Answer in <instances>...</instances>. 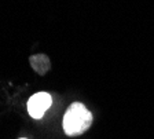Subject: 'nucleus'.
<instances>
[{"instance_id": "nucleus-4", "label": "nucleus", "mask_w": 154, "mask_h": 139, "mask_svg": "<svg viewBox=\"0 0 154 139\" xmlns=\"http://www.w3.org/2000/svg\"><path fill=\"white\" fill-rule=\"evenodd\" d=\"M21 139H26V138H21Z\"/></svg>"}, {"instance_id": "nucleus-2", "label": "nucleus", "mask_w": 154, "mask_h": 139, "mask_svg": "<svg viewBox=\"0 0 154 139\" xmlns=\"http://www.w3.org/2000/svg\"><path fill=\"white\" fill-rule=\"evenodd\" d=\"M52 105V97L48 92L40 91L29 98L28 100V113L32 119H42Z\"/></svg>"}, {"instance_id": "nucleus-1", "label": "nucleus", "mask_w": 154, "mask_h": 139, "mask_svg": "<svg viewBox=\"0 0 154 139\" xmlns=\"http://www.w3.org/2000/svg\"><path fill=\"white\" fill-rule=\"evenodd\" d=\"M92 113L81 102H73L63 114L62 128L67 136H79L92 125Z\"/></svg>"}, {"instance_id": "nucleus-3", "label": "nucleus", "mask_w": 154, "mask_h": 139, "mask_svg": "<svg viewBox=\"0 0 154 139\" xmlns=\"http://www.w3.org/2000/svg\"><path fill=\"white\" fill-rule=\"evenodd\" d=\"M29 62L32 65V68L37 72L38 75H45L50 69V59H48L47 55L38 54V55H33L29 58Z\"/></svg>"}]
</instances>
